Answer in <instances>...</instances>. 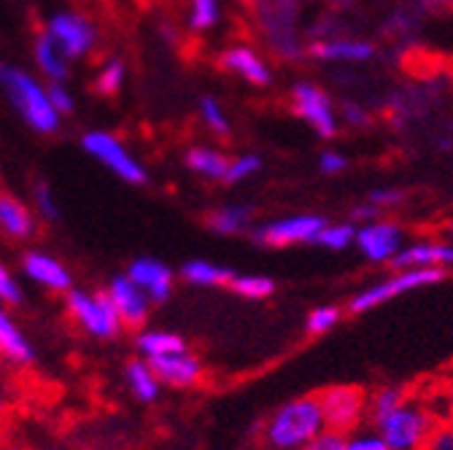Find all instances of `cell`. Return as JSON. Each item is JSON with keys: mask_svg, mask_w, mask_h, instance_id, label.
I'll return each mask as SVG.
<instances>
[{"mask_svg": "<svg viewBox=\"0 0 453 450\" xmlns=\"http://www.w3.org/2000/svg\"><path fill=\"white\" fill-rule=\"evenodd\" d=\"M326 429L319 393L297 397L278 405L262 423V442L267 450H308Z\"/></svg>", "mask_w": 453, "mask_h": 450, "instance_id": "1", "label": "cell"}, {"mask_svg": "<svg viewBox=\"0 0 453 450\" xmlns=\"http://www.w3.org/2000/svg\"><path fill=\"white\" fill-rule=\"evenodd\" d=\"M6 100L19 114V119L38 135H51L60 130L63 117L57 114L49 100V84L35 79L30 71L22 68H6L4 81H0Z\"/></svg>", "mask_w": 453, "mask_h": 450, "instance_id": "2", "label": "cell"}, {"mask_svg": "<svg viewBox=\"0 0 453 450\" xmlns=\"http://www.w3.org/2000/svg\"><path fill=\"white\" fill-rule=\"evenodd\" d=\"M440 421L432 416L426 402L408 397L403 405H396L378 421H372V429L386 439L391 450H421L426 437Z\"/></svg>", "mask_w": 453, "mask_h": 450, "instance_id": "3", "label": "cell"}, {"mask_svg": "<svg viewBox=\"0 0 453 450\" xmlns=\"http://www.w3.org/2000/svg\"><path fill=\"white\" fill-rule=\"evenodd\" d=\"M65 310L71 316V321L79 326V332H84L92 340H117L122 334L125 324L119 318V313L113 310L105 289H71L65 294Z\"/></svg>", "mask_w": 453, "mask_h": 450, "instance_id": "4", "label": "cell"}, {"mask_svg": "<svg viewBox=\"0 0 453 450\" xmlns=\"http://www.w3.org/2000/svg\"><path fill=\"white\" fill-rule=\"evenodd\" d=\"M81 149L89 159H95L111 176L130 187H141L149 181L146 164L135 156V151L111 130H87L81 135Z\"/></svg>", "mask_w": 453, "mask_h": 450, "instance_id": "5", "label": "cell"}, {"mask_svg": "<svg viewBox=\"0 0 453 450\" xmlns=\"http://www.w3.org/2000/svg\"><path fill=\"white\" fill-rule=\"evenodd\" d=\"M440 280H445V270H434V267H411V270H400L394 272L383 280H378V284L362 289L351 302H349V310L351 313H370L386 302H391L394 297L400 294H408V292H416V289H424V286H434L440 284Z\"/></svg>", "mask_w": 453, "mask_h": 450, "instance_id": "6", "label": "cell"}, {"mask_svg": "<svg viewBox=\"0 0 453 450\" xmlns=\"http://www.w3.org/2000/svg\"><path fill=\"white\" fill-rule=\"evenodd\" d=\"M319 402L324 410L326 429L334 431H357L367 418V391L354 383H337L319 393Z\"/></svg>", "mask_w": 453, "mask_h": 450, "instance_id": "7", "label": "cell"}, {"mask_svg": "<svg viewBox=\"0 0 453 450\" xmlns=\"http://www.w3.org/2000/svg\"><path fill=\"white\" fill-rule=\"evenodd\" d=\"M43 33L65 51L68 60H81L92 54L97 43V27L89 17L79 11H57L49 17Z\"/></svg>", "mask_w": 453, "mask_h": 450, "instance_id": "8", "label": "cell"}, {"mask_svg": "<svg viewBox=\"0 0 453 450\" xmlns=\"http://www.w3.org/2000/svg\"><path fill=\"white\" fill-rule=\"evenodd\" d=\"M326 224L324 216L319 213H295V216H283L265 221L262 227L254 230V240L270 248H287L297 243H313L321 227Z\"/></svg>", "mask_w": 453, "mask_h": 450, "instance_id": "9", "label": "cell"}, {"mask_svg": "<svg viewBox=\"0 0 453 450\" xmlns=\"http://www.w3.org/2000/svg\"><path fill=\"white\" fill-rule=\"evenodd\" d=\"M22 275L30 280L33 286L49 292V294H68L73 289V272L68 264H63L54 254L43 248H30L19 259Z\"/></svg>", "mask_w": 453, "mask_h": 450, "instance_id": "10", "label": "cell"}, {"mask_svg": "<svg viewBox=\"0 0 453 450\" xmlns=\"http://www.w3.org/2000/svg\"><path fill=\"white\" fill-rule=\"evenodd\" d=\"M292 105L297 111V117H303L316 130V135L332 138L337 133V111H334L329 95L321 87H316L311 81L295 84V89H292Z\"/></svg>", "mask_w": 453, "mask_h": 450, "instance_id": "11", "label": "cell"}, {"mask_svg": "<svg viewBox=\"0 0 453 450\" xmlns=\"http://www.w3.org/2000/svg\"><path fill=\"white\" fill-rule=\"evenodd\" d=\"M105 294L113 305V310L119 313L125 329H143L149 316H151V300L133 284V280L122 272V275H113L105 286Z\"/></svg>", "mask_w": 453, "mask_h": 450, "instance_id": "12", "label": "cell"}, {"mask_svg": "<svg viewBox=\"0 0 453 450\" xmlns=\"http://www.w3.org/2000/svg\"><path fill=\"white\" fill-rule=\"evenodd\" d=\"M125 275L133 280V284L154 302L162 305L173 297V286H176V275L165 262L154 259V256H138L127 264Z\"/></svg>", "mask_w": 453, "mask_h": 450, "instance_id": "13", "label": "cell"}, {"mask_svg": "<svg viewBox=\"0 0 453 450\" xmlns=\"http://www.w3.org/2000/svg\"><path fill=\"white\" fill-rule=\"evenodd\" d=\"M403 230L400 224L394 221H365L362 227L357 230V246L359 251L367 256V262H375V264H383V262H391L396 254L403 248Z\"/></svg>", "mask_w": 453, "mask_h": 450, "instance_id": "14", "label": "cell"}, {"mask_svg": "<svg viewBox=\"0 0 453 450\" xmlns=\"http://www.w3.org/2000/svg\"><path fill=\"white\" fill-rule=\"evenodd\" d=\"M0 359L14 367H30L35 362V346L14 318L12 308L0 302Z\"/></svg>", "mask_w": 453, "mask_h": 450, "instance_id": "15", "label": "cell"}, {"mask_svg": "<svg viewBox=\"0 0 453 450\" xmlns=\"http://www.w3.org/2000/svg\"><path fill=\"white\" fill-rule=\"evenodd\" d=\"M151 367L157 370L159 380L165 388H195L203 380V362L189 351H176V354H167L162 359H154Z\"/></svg>", "mask_w": 453, "mask_h": 450, "instance_id": "16", "label": "cell"}, {"mask_svg": "<svg viewBox=\"0 0 453 450\" xmlns=\"http://www.w3.org/2000/svg\"><path fill=\"white\" fill-rule=\"evenodd\" d=\"M38 230V213L30 202L12 192H0V235L9 240H30Z\"/></svg>", "mask_w": 453, "mask_h": 450, "instance_id": "17", "label": "cell"}, {"mask_svg": "<svg viewBox=\"0 0 453 450\" xmlns=\"http://www.w3.org/2000/svg\"><path fill=\"white\" fill-rule=\"evenodd\" d=\"M396 270H411V267H434V270H448L453 267V246L437 243V240H424V243H411L403 246L400 254L391 259Z\"/></svg>", "mask_w": 453, "mask_h": 450, "instance_id": "18", "label": "cell"}, {"mask_svg": "<svg viewBox=\"0 0 453 450\" xmlns=\"http://www.w3.org/2000/svg\"><path fill=\"white\" fill-rule=\"evenodd\" d=\"M221 68L254 87H267L273 81L270 65L249 46H230L221 54Z\"/></svg>", "mask_w": 453, "mask_h": 450, "instance_id": "19", "label": "cell"}, {"mask_svg": "<svg viewBox=\"0 0 453 450\" xmlns=\"http://www.w3.org/2000/svg\"><path fill=\"white\" fill-rule=\"evenodd\" d=\"M311 54L326 63H367L372 60L375 46L359 38H321L311 43Z\"/></svg>", "mask_w": 453, "mask_h": 450, "instance_id": "20", "label": "cell"}, {"mask_svg": "<svg viewBox=\"0 0 453 450\" xmlns=\"http://www.w3.org/2000/svg\"><path fill=\"white\" fill-rule=\"evenodd\" d=\"M125 385L127 391L133 393V397L143 405H154L159 400V393H162V380L157 375V370L151 367L149 359L138 356V359H130L125 364Z\"/></svg>", "mask_w": 453, "mask_h": 450, "instance_id": "21", "label": "cell"}, {"mask_svg": "<svg viewBox=\"0 0 453 450\" xmlns=\"http://www.w3.org/2000/svg\"><path fill=\"white\" fill-rule=\"evenodd\" d=\"M33 60H35V68L41 71V76L46 79V84L68 81V76H71V60L65 57V51L57 46L46 33H41L35 38Z\"/></svg>", "mask_w": 453, "mask_h": 450, "instance_id": "22", "label": "cell"}, {"mask_svg": "<svg viewBox=\"0 0 453 450\" xmlns=\"http://www.w3.org/2000/svg\"><path fill=\"white\" fill-rule=\"evenodd\" d=\"M135 348H138V356L154 362V359H162V356H167V354L184 351V348H189V346H187L184 337L176 334V332L143 326V329H138V334H135Z\"/></svg>", "mask_w": 453, "mask_h": 450, "instance_id": "23", "label": "cell"}, {"mask_svg": "<svg viewBox=\"0 0 453 450\" xmlns=\"http://www.w3.org/2000/svg\"><path fill=\"white\" fill-rule=\"evenodd\" d=\"M184 159H187L189 171L195 176L205 179V181H224L226 179V167H230V159H226L224 151H219L213 146H192Z\"/></svg>", "mask_w": 453, "mask_h": 450, "instance_id": "24", "label": "cell"}, {"mask_svg": "<svg viewBox=\"0 0 453 450\" xmlns=\"http://www.w3.org/2000/svg\"><path fill=\"white\" fill-rule=\"evenodd\" d=\"M181 278L187 280L189 286H197V289H216V286H226L233 280V272L216 264V262H208V259H189L181 264Z\"/></svg>", "mask_w": 453, "mask_h": 450, "instance_id": "25", "label": "cell"}, {"mask_svg": "<svg viewBox=\"0 0 453 450\" xmlns=\"http://www.w3.org/2000/svg\"><path fill=\"white\" fill-rule=\"evenodd\" d=\"M251 224V208L249 205H221L208 213V230L216 235H241Z\"/></svg>", "mask_w": 453, "mask_h": 450, "instance_id": "26", "label": "cell"}, {"mask_svg": "<svg viewBox=\"0 0 453 450\" xmlns=\"http://www.w3.org/2000/svg\"><path fill=\"white\" fill-rule=\"evenodd\" d=\"M411 393L403 385H380L372 393H367V418L370 423L378 421L380 416H386L388 410H394L396 405H403Z\"/></svg>", "mask_w": 453, "mask_h": 450, "instance_id": "27", "label": "cell"}, {"mask_svg": "<svg viewBox=\"0 0 453 450\" xmlns=\"http://www.w3.org/2000/svg\"><path fill=\"white\" fill-rule=\"evenodd\" d=\"M226 286L243 300H267L275 292V280L267 275H233Z\"/></svg>", "mask_w": 453, "mask_h": 450, "instance_id": "28", "label": "cell"}, {"mask_svg": "<svg viewBox=\"0 0 453 450\" xmlns=\"http://www.w3.org/2000/svg\"><path fill=\"white\" fill-rule=\"evenodd\" d=\"M219 17H221L219 0H189V6H187V25L195 33L213 30L219 25Z\"/></svg>", "mask_w": 453, "mask_h": 450, "instance_id": "29", "label": "cell"}, {"mask_svg": "<svg viewBox=\"0 0 453 450\" xmlns=\"http://www.w3.org/2000/svg\"><path fill=\"white\" fill-rule=\"evenodd\" d=\"M125 79H127V68L122 60H105L100 71L95 73V92L103 97L117 95L125 87Z\"/></svg>", "mask_w": 453, "mask_h": 450, "instance_id": "30", "label": "cell"}, {"mask_svg": "<svg viewBox=\"0 0 453 450\" xmlns=\"http://www.w3.org/2000/svg\"><path fill=\"white\" fill-rule=\"evenodd\" d=\"M313 243L329 251H343L351 243H357V227L354 224H324Z\"/></svg>", "mask_w": 453, "mask_h": 450, "instance_id": "31", "label": "cell"}, {"mask_svg": "<svg viewBox=\"0 0 453 450\" xmlns=\"http://www.w3.org/2000/svg\"><path fill=\"white\" fill-rule=\"evenodd\" d=\"M0 302L9 305V308H19L25 302L22 280L4 259H0Z\"/></svg>", "mask_w": 453, "mask_h": 450, "instance_id": "32", "label": "cell"}, {"mask_svg": "<svg viewBox=\"0 0 453 450\" xmlns=\"http://www.w3.org/2000/svg\"><path fill=\"white\" fill-rule=\"evenodd\" d=\"M33 210L43 221H57V218H60V200H57L54 189L46 181H38L33 187Z\"/></svg>", "mask_w": 453, "mask_h": 450, "instance_id": "33", "label": "cell"}, {"mask_svg": "<svg viewBox=\"0 0 453 450\" xmlns=\"http://www.w3.org/2000/svg\"><path fill=\"white\" fill-rule=\"evenodd\" d=\"M200 119L203 125L216 133V135H230V119H226L224 108L216 97H203L200 100Z\"/></svg>", "mask_w": 453, "mask_h": 450, "instance_id": "34", "label": "cell"}, {"mask_svg": "<svg viewBox=\"0 0 453 450\" xmlns=\"http://www.w3.org/2000/svg\"><path fill=\"white\" fill-rule=\"evenodd\" d=\"M262 171V159L257 154H238L235 159H230V167H226V184H243L249 179H254Z\"/></svg>", "mask_w": 453, "mask_h": 450, "instance_id": "35", "label": "cell"}, {"mask_svg": "<svg viewBox=\"0 0 453 450\" xmlns=\"http://www.w3.org/2000/svg\"><path fill=\"white\" fill-rule=\"evenodd\" d=\"M340 316H343V310L334 308V305H321V308H313L305 318V329L311 334H326L332 332L337 324H340Z\"/></svg>", "mask_w": 453, "mask_h": 450, "instance_id": "36", "label": "cell"}, {"mask_svg": "<svg viewBox=\"0 0 453 450\" xmlns=\"http://www.w3.org/2000/svg\"><path fill=\"white\" fill-rule=\"evenodd\" d=\"M49 100L54 105V111L60 117H71L76 111V97L68 87V81H60V84H49Z\"/></svg>", "mask_w": 453, "mask_h": 450, "instance_id": "37", "label": "cell"}, {"mask_svg": "<svg viewBox=\"0 0 453 450\" xmlns=\"http://www.w3.org/2000/svg\"><path fill=\"white\" fill-rule=\"evenodd\" d=\"M346 450H391L386 445V439L372 429V431H365V429H357L349 434L346 439Z\"/></svg>", "mask_w": 453, "mask_h": 450, "instance_id": "38", "label": "cell"}, {"mask_svg": "<svg viewBox=\"0 0 453 450\" xmlns=\"http://www.w3.org/2000/svg\"><path fill=\"white\" fill-rule=\"evenodd\" d=\"M346 439L349 434L346 431H334V429H324L308 450H346Z\"/></svg>", "mask_w": 453, "mask_h": 450, "instance_id": "39", "label": "cell"}, {"mask_svg": "<svg viewBox=\"0 0 453 450\" xmlns=\"http://www.w3.org/2000/svg\"><path fill=\"white\" fill-rule=\"evenodd\" d=\"M421 450H453V429L448 423H437Z\"/></svg>", "mask_w": 453, "mask_h": 450, "instance_id": "40", "label": "cell"}, {"mask_svg": "<svg viewBox=\"0 0 453 450\" xmlns=\"http://www.w3.org/2000/svg\"><path fill=\"white\" fill-rule=\"evenodd\" d=\"M349 167V159L340 154V151H334V149H329V151H324L321 154V159H319V171L324 173V176H337V173H343Z\"/></svg>", "mask_w": 453, "mask_h": 450, "instance_id": "41", "label": "cell"}, {"mask_svg": "<svg viewBox=\"0 0 453 450\" xmlns=\"http://www.w3.org/2000/svg\"><path fill=\"white\" fill-rule=\"evenodd\" d=\"M403 200H405V194L400 189H375L372 194H367V202H372L380 213L394 205H400Z\"/></svg>", "mask_w": 453, "mask_h": 450, "instance_id": "42", "label": "cell"}, {"mask_svg": "<svg viewBox=\"0 0 453 450\" xmlns=\"http://www.w3.org/2000/svg\"><path fill=\"white\" fill-rule=\"evenodd\" d=\"M343 119L351 127H365L370 122V114H367V108H362L357 103H343Z\"/></svg>", "mask_w": 453, "mask_h": 450, "instance_id": "43", "label": "cell"}, {"mask_svg": "<svg viewBox=\"0 0 453 450\" xmlns=\"http://www.w3.org/2000/svg\"><path fill=\"white\" fill-rule=\"evenodd\" d=\"M351 216L359 218V221H372L375 216H380V210H378L372 202H365V205H357V208L351 210Z\"/></svg>", "mask_w": 453, "mask_h": 450, "instance_id": "44", "label": "cell"}, {"mask_svg": "<svg viewBox=\"0 0 453 450\" xmlns=\"http://www.w3.org/2000/svg\"><path fill=\"white\" fill-rule=\"evenodd\" d=\"M6 405H9V402H6V393H4V388H0V416L6 413Z\"/></svg>", "mask_w": 453, "mask_h": 450, "instance_id": "45", "label": "cell"}, {"mask_svg": "<svg viewBox=\"0 0 453 450\" xmlns=\"http://www.w3.org/2000/svg\"><path fill=\"white\" fill-rule=\"evenodd\" d=\"M445 423H448V426L453 429V405H450V413H448V418H445Z\"/></svg>", "mask_w": 453, "mask_h": 450, "instance_id": "46", "label": "cell"}, {"mask_svg": "<svg viewBox=\"0 0 453 450\" xmlns=\"http://www.w3.org/2000/svg\"><path fill=\"white\" fill-rule=\"evenodd\" d=\"M432 4H442V6H450L453 0H432Z\"/></svg>", "mask_w": 453, "mask_h": 450, "instance_id": "47", "label": "cell"}, {"mask_svg": "<svg viewBox=\"0 0 453 450\" xmlns=\"http://www.w3.org/2000/svg\"><path fill=\"white\" fill-rule=\"evenodd\" d=\"M4 71H6V68H0V81H4Z\"/></svg>", "mask_w": 453, "mask_h": 450, "instance_id": "48", "label": "cell"}, {"mask_svg": "<svg viewBox=\"0 0 453 450\" xmlns=\"http://www.w3.org/2000/svg\"><path fill=\"white\" fill-rule=\"evenodd\" d=\"M4 450H22V447H4Z\"/></svg>", "mask_w": 453, "mask_h": 450, "instance_id": "49", "label": "cell"}, {"mask_svg": "<svg viewBox=\"0 0 453 450\" xmlns=\"http://www.w3.org/2000/svg\"><path fill=\"white\" fill-rule=\"evenodd\" d=\"M448 230H450V235H453V221H450V227H448Z\"/></svg>", "mask_w": 453, "mask_h": 450, "instance_id": "50", "label": "cell"}, {"mask_svg": "<svg viewBox=\"0 0 453 450\" xmlns=\"http://www.w3.org/2000/svg\"><path fill=\"white\" fill-rule=\"evenodd\" d=\"M46 450H57V447H46Z\"/></svg>", "mask_w": 453, "mask_h": 450, "instance_id": "51", "label": "cell"}]
</instances>
